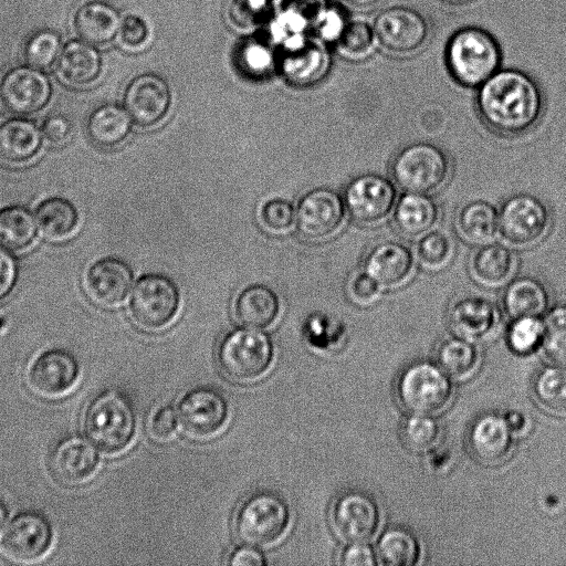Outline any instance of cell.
Segmentation results:
<instances>
[{
  "label": "cell",
  "mask_w": 566,
  "mask_h": 566,
  "mask_svg": "<svg viewBox=\"0 0 566 566\" xmlns=\"http://www.w3.org/2000/svg\"><path fill=\"white\" fill-rule=\"evenodd\" d=\"M49 78L33 66L9 70L0 80V103L15 115H32L42 111L51 99Z\"/></svg>",
  "instance_id": "18"
},
{
  "label": "cell",
  "mask_w": 566,
  "mask_h": 566,
  "mask_svg": "<svg viewBox=\"0 0 566 566\" xmlns=\"http://www.w3.org/2000/svg\"><path fill=\"white\" fill-rule=\"evenodd\" d=\"M444 1L450 2V3H463V2H467L470 0H444Z\"/></svg>",
  "instance_id": "58"
},
{
  "label": "cell",
  "mask_w": 566,
  "mask_h": 566,
  "mask_svg": "<svg viewBox=\"0 0 566 566\" xmlns=\"http://www.w3.org/2000/svg\"><path fill=\"white\" fill-rule=\"evenodd\" d=\"M403 444L417 453L434 450L442 439V426L432 415L411 413L401 423Z\"/></svg>",
  "instance_id": "40"
},
{
  "label": "cell",
  "mask_w": 566,
  "mask_h": 566,
  "mask_svg": "<svg viewBox=\"0 0 566 566\" xmlns=\"http://www.w3.org/2000/svg\"><path fill=\"white\" fill-rule=\"evenodd\" d=\"M133 118L116 104H104L88 116L86 132L96 146L111 149L124 143L132 132Z\"/></svg>",
  "instance_id": "31"
},
{
  "label": "cell",
  "mask_w": 566,
  "mask_h": 566,
  "mask_svg": "<svg viewBox=\"0 0 566 566\" xmlns=\"http://www.w3.org/2000/svg\"><path fill=\"white\" fill-rule=\"evenodd\" d=\"M57 72L61 78L70 85H88L99 75V55L90 44L72 41L65 45L59 56Z\"/></svg>",
  "instance_id": "33"
},
{
  "label": "cell",
  "mask_w": 566,
  "mask_h": 566,
  "mask_svg": "<svg viewBox=\"0 0 566 566\" xmlns=\"http://www.w3.org/2000/svg\"><path fill=\"white\" fill-rule=\"evenodd\" d=\"M515 437L503 416L490 412L474 420L469 429L468 444L479 462L497 465L513 453Z\"/></svg>",
  "instance_id": "21"
},
{
  "label": "cell",
  "mask_w": 566,
  "mask_h": 566,
  "mask_svg": "<svg viewBox=\"0 0 566 566\" xmlns=\"http://www.w3.org/2000/svg\"><path fill=\"white\" fill-rule=\"evenodd\" d=\"M38 223L25 207L11 205L0 209V244L11 251H23L33 244Z\"/></svg>",
  "instance_id": "38"
},
{
  "label": "cell",
  "mask_w": 566,
  "mask_h": 566,
  "mask_svg": "<svg viewBox=\"0 0 566 566\" xmlns=\"http://www.w3.org/2000/svg\"><path fill=\"white\" fill-rule=\"evenodd\" d=\"M42 146V133L28 118L11 117L0 122V160L22 165L32 160Z\"/></svg>",
  "instance_id": "29"
},
{
  "label": "cell",
  "mask_w": 566,
  "mask_h": 566,
  "mask_svg": "<svg viewBox=\"0 0 566 566\" xmlns=\"http://www.w3.org/2000/svg\"><path fill=\"white\" fill-rule=\"evenodd\" d=\"M84 431L90 442L105 453L125 450L136 431V416L128 398L116 390L95 397L85 411Z\"/></svg>",
  "instance_id": "4"
},
{
  "label": "cell",
  "mask_w": 566,
  "mask_h": 566,
  "mask_svg": "<svg viewBox=\"0 0 566 566\" xmlns=\"http://www.w3.org/2000/svg\"><path fill=\"white\" fill-rule=\"evenodd\" d=\"M481 359L475 342L458 335L444 338L437 348V363L453 380L464 381L474 376Z\"/></svg>",
  "instance_id": "34"
},
{
  "label": "cell",
  "mask_w": 566,
  "mask_h": 566,
  "mask_svg": "<svg viewBox=\"0 0 566 566\" xmlns=\"http://www.w3.org/2000/svg\"><path fill=\"white\" fill-rule=\"evenodd\" d=\"M84 283L92 302L111 308L119 305L127 296L133 283V272L124 261L105 258L88 268Z\"/></svg>",
  "instance_id": "23"
},
{
  "label": "cell",
  "mask_w": 566,
  "mask_h": 566,
  "mask_svg": "<svg viewBox=\"0 0 566 566\" xmlns=\"http://www.w3.org/2000/svg\"><path fill=\"white\" fill-rule=\"evenodd\" d=\"M80 367L75 357L59 348L40 354L28 371L31 391L43 399H59L69 395L76 386Z\"/></svg>",
  "instance_id": "17"
},
{
  "label": "cell",
  "mask_w": 566,
  "mask_h": 566,
  "mask_svg": "<svg viewBox=\"0 0 566 566\" xmlns=\"http://www.w3.org/2000/svg\"><path fill=\"white\" fill-rule=\"evenodd\" d=\"M543 317L512 318L506 334L509 347L518 355H528L542 346Z\"/></svg>",
  "instance_id": "43"
},
{
  "label": "cell",
  "mask_w": 566,
  "mask_h": 566,
  "mask_svg": "<svg viewBox=\"0 0 566 566\" xmlns=\"http://www.w3.org/2000/svg\"><path fill=\"white\" fill-rule=\"evenodd\" d=\"M280 302L266 285L253 284L245 287L234 303V316L240 324L252 328L272 325L279 315Z\"/></svg>",
  "instance_id": "32"
},
{
  "label": "cell",
  "mask_w": 566,
  "mask_h": 566,
  "mask_svg": "<svg viewBox=\"0 0 566 566\" xmlns=\"http://www.w3.org/2000/svg\"><path fill=\"white\" fill-rule=\"evenodd\" d=\"M503 417L515 436L524 434L530 427L528 418L521 411L510 410Z\"/></svg>",
  "instance_id": "55"
},
{
  "label": "cell",
  "mask_w": 566,
  "mask_h": 566,
  "mask_svg": "<svg viewBox=\"0 0 566 566\" xmlns=\"http://www.w3.org/2000/svg\"><path fill=\"white\" fill-rule=\"evenodd\" d=\"M52 537L51 525L43 515L32 511L22 512L3 532L0 552L12 563L34 564L48 554Z\"/></svg>",
  "instance_id": "14"
},
{
  "label": "cell",
  "mask_w": 566,
  "mask_h": 566,
  "mask_svg": "<svg viewBox=\"0 0 566 566\" xmlns=\"http://www.w3.org/2000/svg\"><path fill=\"white\" fill-rule=\"evenodd\" d=\"M178 423L177 410L171 406H160L151 412L148 419V433L154 440L165 442L175 436Z\"/></svg>",
  "instance_id": "47"
},
{
  "label": "cell",
  "mask_w": 566,
  "mask_h": 566,
  "mask_svg": "<svg viewBox=\"0 0 566 566\" xmlns=\"http://www.w3.org/2000/svg\"><path fill=\"white\" fill-rule=\"evenodd\" d=\"M329 67V54L316 38H297L286 43L281 60L282 73L295 85H308L321 80Z\"/></svg>",
  "instance_id": "24"
},
{
  "label": "cell",
  "mask_w": 566,
  "mask_h": 566,
  "mask_svg": "<svg viewBox=\"0 0 566 566\" xmlns=\"http://www.w3.org/2000/svg\"><path fill=\"white\" fill-rule=\"evenodd\" d=\"M386 292L361 268L355 271L346 285V294L349 301L359 307L376 305Z\"/></svg>",
  "instance_id": "45"
},
{
  "label": "cell",
  "mask_w": 566,
  "mask_h": 566,
  "mask_svg": "<svg viewBox=\"0 0 566 566\" xmlns=\"http://www.w3.org/2000/svg\"><path fill=\"white\" fill-rule=\"evenodd\" d=\"M453 174L449 153L438 144L419 140L402 146L391 158L389 176L402 192L434 195Z\"/></svg>",
  "instance_id": "2"
},
{
  "label": "cell",
  "mask_w": 566,
  "mask_h": 566,
  "mask_svg": "<svg viewBox=\"0 0 566 566\" xmlns=\"http://www.w3.org/2000/svg\"><path fill=\"white\" fill-rule=\"evenodd\" d=\"M448 321L455 335L479 342L496 333L502 322V311L484 295L464 294L450 305Z\"/></svg>",
  "instance_id": "19"
},
{
  "label": "cell",
  "mask_w": 566,
  "mask_h": 566,
  "mask_svg": "<svg viewBox=\"0 0 566 566\" xmlns=\"http://www.w3.org/2000/svg\"><path fill=\"white\" fill-rule=\"evenodd\" d=\"M413 250L419 268L429 273H439L452 264L457 247L448 231L436 228L417 239Z\"/></svg>",
  "instance_id": "39"
},
{
  "label": "cell",
  "mask_w": 566,
  "mask_h": 566,
  "mask_svg": "<svg viewBox=\"0 0 566 566\" xmlns=\"http://www.w3.org/2000/svg\"><path fill=\"white\" fill-rule=\"evenodd\" d=\"M42 134L49 144L61 146L72 135L71 122L61 114H52L43 120Z\"/></svg>",
  "instance_id": "51"
},
{
  "label": "cell",
  "mask_w": 566,
  "mask_h": 566,
  "mask_svg": "<svg viewBox=\"0 0 566 566\" xmlns=\"http://www.w3.org/2000/svg\"><path fill=\"white\" fill-rule=\"evenodd\" d=\"M18 280V264L11 253L0 244V302L10 295Z\"/></svg>",
  "instance_id": "53"
},
{
  "label": "cell",
  "mask_w": 566,
  "mask_h": 566,
  "mask_svg": "<svg viewBox=\"0 0 566 566\" xmlns=\"http://www.w3.org/2000/svg\"><path fill=\"white\" fill-rule=\"evenodd\" d=\"M385 292L407 286L417 274L415 250L399 239H381L366 251L361 266Z\"/></svg>",
  "instance_id": "12"
},
{
  "label": "cell",
  "mask_w": 566,
  "mask_h": 566,
  "mask_svg": "<svg viewBox=\"0 0 566 566\" xmlns=\"http://www.w3.org/2000/svg\"><path fill=\"white\" fill-rule=\"evenodd\" d=\"M120 21L112 6L88 1L76 10L74 28L78 36L88 44L104 45L118 34Z\"/></svg>",
  "instance_id": "30"
},
{
  "label": "cell",
  "mask_w": 566,
  "mask_h": 566,
  "mask_svg": "<svg viewBox=\"0 0 566 566\" xmlns=\"http://www.w3.org/2000/svg\"><path fill=\"white\" fill-rule=\"evenodd\" d=\"M331 523L336 535L346 543L368 542L378 534L382 513L373 495L361 490H349L335 500Z\"/></svg>",
  "instance_id": "13"
},
{
  "label": "cell",
  "mask_w": 566,
  "mask_h": 566,
  "mask_svg": "<svg viewBox=\"0 0 566 566\" xmlns=\"http://www.w3.org/2000/svg\"><path fill=\"white\" fill-rule=\"evenodd\" d=\"M379 563L386 566H415L421 559L422 547L417 535L402 526L387 528L377 544Z\"/></svg>",
  "instance_id": "36"
},
{
  "label": "cell",
  "mask_w": 566,
  "mask_h": 566,
  "mask_svg": "<svg viewBox=\"0 0 566 566\" xmlns=\"http://www.w3.org/2000/svg\"><path fill=\"white\" fill-rule=\"evenodd\" d=\"M287 12L304 24L317 25L327 10L326 0H287Z\"/></svg>",
  "instance_id": "50"
},
{
  "label": "cell",
  "mask_w": 566,
  "mask_h": 566,
  "mask_svg": "<svg viewBox=\"0 0 566 566\" xmlns=\"http://www.w3.org/2000/svg\"><path fill=\"white\" fill-rule=\"evenodd\" d=\"M354 8L369 10L378 7L384 0H345Z\"/></svg>",
  "instance_id": "56"
},
{
  "label": "cell",
  "mask_w": 566,
  "mask_h": 566,
  "mask_svg": "<svg viewBox=\"0 0 566 566\" xmlns=\"http://www.w3.org/2000/svg\"><path fill=\"white\" fill-rule=\"evenodd\" d=\"M179 292L175 283L161 274H147L135 284L129 311L134 322L145 329H160L176 316Z\"/></svg>",
  "instance_id": "11"
},
{
  "label": "cell",
  "mask_w": 566,
  "mask_h": 566,
  "mask_svg": "<svg viewBox=\"0 0 566 566\" xmlns=\"http://www.w3.org/2000/svg\"><path fill=\"white\" fill-rule=\"evenodd\" d=\"M348 216L343 196L329 188L305 193L295 211L300 234L310 240L329 238L339 231Z\"/></svg>",
  "instance_id": "15"
},
{
  "label": "cell",
  "mask_w": 566,
  "mask_h": 566,
  "mask_svg": "<svg viewBox=\"0 0 566 566\" xmlns=\"http://www.w3.org/2000/svg\"><path fill=\"white\" fill-rule=\"evenodd\" d=\"M502 307L511 318L543 317L551 307V293L538 277L518 275L504 286Z\"/></svg>",
  "instance_id": "28"
},
{
  "label": "cell",
  "mask_w": 566,
  "mask_h": 566,
  "mask_svg": "<svg viewBox=\"0 0 566 566\" xmlns=\"http://www.w3.org/2000/svg\"><path fill=\"white\" fill-rule=\"evenodd\" d=\"M339 564L344 566H377L379 563L377 549L368 542L347 543L340 552Z\"/></svg>",
  "instance_id": "49"
},
{
  "label": "cell",
  "mask_w": 566,
  "mask_h": 566,
  "mask_svg": "<svg viewBox=\"0 0 566 566\" xmlns=\"http://www.w3.org/2000/svg\"><path fill=\"white\" fill-rule=\"evenodd\" d=\"M227 563L231 566H263L266 560L255 546L244 544L231 552Z\"/></svg>",
  "instance_id": "54"
},
{
  "label": "cell",
  "mask_w": 566,
  "mask_h": 566,
  "mask_svg": "<svg viewBox=\"0 0 566 566\" xmlns=\"http://www.w3.org/2000/svg\"><path fill=\"white\" fill-rule=\"evenodd\" d=\"M399 196V189L390 176L365 172L349 180L343 199L354 222L365 228H376L391 219Z\"/></svg>",
  "instance_id": "9"
},
{
  "label": "cell",
  "mask_w": 566,
  "mask_h": 566,
  "mask_svg": "<svg viewBox=\"0 0 566 566\" xmlns=\"http://www.w3.org/2000/svg\"><path fill=\"white\" fill-rule=\"evenodd\" d=\"M266 0H235L231 8L232 18L239 25H252L260 21Z\"/></svg>",
  "instance_id": "52"
},
{
  "label": "cell",
  "mask_w": 566,
  "mask_h": 566,
  "mask_svg": "<svg viewBox=\"0 0 566 566\" xmlns=\"http://www.w3.org/2000/svg\"><path fill=\"white\" fill-rule=\"evenodd\" d=\"M98 455L92 442L81 437L62 440L51 457V469L63 484L76 486L87 483L97 472Z\"/></svg>",
  "instance_id": "25"
},
{
  "label": "cell",
  "mask_w": 566,
  "mask_h": 566,
  "mask_svg": "<svg viewBox=\"0 0 566 566\" xmlns=\"http://www.w3.org/2000/svg\"><path fill=\"white\" fill-rule=\"evenodd\" d=\"M518 258L515 250L503 242L475 247L468 260L471 280L488 290L506 286L517 273Z\"/></svg>",
  "instance_id": "22"
},
{
  "label": "cell",
  "mask_w": 566,
  "mask_h": 566,
  "mask_svg": "<svg viewBox=\"0 0 566 566\" xmlns=\"http://www.w3.org/2000/svg\"><path fill=\"white\" fill-rule=\"evenodd\" d=\"M8 521V509L6 504L0 500V533L7 525Z\"/></svg>",
  "instance_id": "57"
},
{
  "label": "cell",
  "mask_w": 566,
  "mask_h": 566,
  "mask_svg": "<svg viewBox=\"0 0 566 566\" xmlns=\"http://www.w3.org/2000/svg\"><path fill=\"white\" fill-rule=\"evenodd\" d=\"M444 57L452 78L472 88L500 70L502 52L490 32L479 27H464L450 36Z\"/></svg>",
  "instance_id": "3"
},
{
  "label": "cell",
  "mask_w": 566,
  "mask_h": 566,
  "mask_svg": "<svg viewBox=\"0 0 566 566\" xmlns=\"http://www.w3.org/2000/svg\"><path fill=\"white\" fill-rule=\"evenodd\" d=\"M377 45L373 24L364 20L348 21L336 40L338 53L353 62L368 60L376 52Z\"/></svg>",
  "instance_id": "41"
},
{
  "label": "cell",
  "mask_w": 566,
  "mask_h": 566,
  "mask_svg": "<svg viewBox=\"0 0 566 566\" xmlns=\"http://www.w3.org/2000/svg\"><path fill=\"white\" fill-rule=\"evenodd\" d=\"M170 103L171 93L167 82L151 73L135 77L124 95L126 111L143 127L159 123L168 113Z\"/></svg>",
  "instance_id": "20"
},
{
  "label": "cell",
  "mask_w": 566,
  "mask_h": 566,
  "mask_svg": "<svg viewBox=\"0 0 566 566\" xmlns=\"http://www.w3.org/2000/svg\"><path fill=\"white\" fill-rule=\"evenodd\" d=\"M453 228L472 247L494 242L499 238V209L483 199L467 201L455 210Z\"/></svg>",
  "instance_id": "27"
},
{
  "label": "cell",
  "mask_w": 566,
  "mask_h": 566,
  "mask_svg": "<svg viewBox=\"0 0 566 566\" xmlns=\"http://www.w3.org/2000/svg\"><path fill=\"white\" fill-rule=\"evenodd\" d=\"M552 224L549 207L532 193L511 195L499 208V238L514 250H527L542 243Z\"/></svg>",
  "instance_id": "7"
},
{
  "label": "cell",
  "mask_w": 566,
  "mask_h": 566,
  "mask_svg": "<svg viewBox=\"0 0 566 566\" xmlns=\"http://www.w3.org/2000/svg\"><path fill=\"white\" fill-rule=\"evenodd\" d=\"M290 524V509L277 493L261 490L249 495L234 516V532L247 545L270 546L280 541Z\"/></svg>",
  "instance_id": "8"
},
{
  "label": "cell",
  "mask_w": 566,
  "mask_h": 566,
  "mask_svg": "<svg viewBox=\"0 0 566 566\" xmlns=\"http://www.w3.org/2000/svg\"><path fill=\"white\" fill-rule=\"evenodd\" d=\"M454 382L436 361L421 359L409 364L396 382L399 403L410 413L438 415L454 397Z\"/></svg>",
  "instance_id": "5"
},
{
  "label": "cell",
  "mask_w": 566,
  "mask_h": 566,
  "mask_svg": "<svg viewBox=\"0 0 566 566\" xmlns=\"http://www.w3.org/2000/svg\"><path fill=\"white\" fill-rule=\"evenodd\" d=\"M118 36L125 49L135 51L147 43L149 30L144 19L129 14L120 21Z\"/></svg>",
  "instance_id": "48"
},
{
  "label": "cell",
  "mask_w": 566,
  "mask_h": 566,
  "mask_svg": "<svg viewBox=\"0 0 566 566\" xmlns=\"http://www.w3.org/2000/svg\"><path fill=\"white\" fill-rule=\"evenodd\" d=\"M274 347L271 337L252 327L228 332L217 349V363L221 373L237 382L253 381L271 367Z\"/></svg>",
  "instance_id": "6"
},
{
  "label": "cell",
  "mask_w": 566,
  "mask_h": 566,
  "mask_svg": "<svg viewBox=\"0 0 566 566\" xmlns=\"http://www.w3.org/2000/svg\"><path fill=\"white\" fill-rule=\"evenodd\" d=\"M475 107L493 134L518 137L539 124L545 102L532 76L515 69H500L478 87Z\"/></svg>",
  "instance_id": "1"
},
{
  "label": "cell",
  "mask_w": 566,
  "mask_h": 566,
  "mask_svg": "<svg viewBox=\"0 0 566 566\" xmlns=\"http://www.w3.org/2000/svg\"><path fill=\"white\" fill-rule=\"evenodd\" d=\"M541 348L552 364L566 365V303L545 313Z\"/></svg>",
  "instance_id": "42"
},
{
  "label": "cell",
  "mask_w": 566,
  "mask_h": 566,
  "mask_svg": "<svg viewBox=\"0 0 566 566\" xmlns=\"http://www.w3.org/2000/svg\"><path fill=\"white\" fill-rule=\"evenodd\" d=\"M177 415L182 430L198 439L220 432L228 418L226 397L211 387H197L187 391L178 402Z\"/></svg>",
  "instance_id": "16"
},
{
  "label": "cell",
  "mask_w": 566,
  "mask_h": 566,
  "mask_svg": "<svg viewBox=\"0 0 566 566\" xmlns=\"http://www.w3.org/2000/svg\"><path fill=\"white\" fill-rule=\"evenodd\" d=\"M61 50L60 36L50 30L32 34L24 46L27 62L35 69H46L57 59Z\"/></svg>",
  "instance_id": "44"
},
{
  "label": "cell",
  "mask_w": 566,
  "mask_h": 566,
  "mask_svg": "<svg viewBox=\"0 0 566 566\" xmlns=\"http://www.w3.org/2000/svg\"><path fill=\"white\" fill-rule=\"evenodd\" d=\"M41 233L49 240L63 241L73 235L78 227V213L74 205L61 197H51L35 209Z\"/></svg>",
  "instance_id": "35"
},
{
  "label": "cell",
  "mask_w": 566,
  "mask_h": 566,
  "mask_svg": "<svg viewBox=\"0 0 566 566\" xmlns=\"http://www.w3.org/2000/svg\"><path fill=\"white\" fill-rule=\"evenodd\" d=\"M442 211L432 195L402 192L396 203L391 221L406 239L417 240L439 227Z\"/></svg>",
  "instance_id": "26"
},
{
  "label": "cell",
  "mask_w": 566,
  "mask_h": 566,
  "mask_svg": "<svg viewBox=\"0 0 566 566\" xmlns=\"http://www.w3.org/2000/svg\"><path fill=\"white\" fill-rule=\"evenodd\" d=\"M532 394L547 413L566 417V365L552 364L534 377Z\"/></svg>",
  "instance_id": "37"
},
{
  "label": "cell",
  "mask_w": 566,
  "mask_h": 566,
  "mask_svg": "<svg viewBox=\"0 0 566 566\" xmlns=\"http://www.w3.org/2000/svg\"><path fill=\"white\" fill-rule=\"evenodd\" d=\"M261 220L268 230L275 233L285 232L295 222L294 207L287 200L271 199L262 206Z\"/></svg>",
  "instance_id": "46"
},
{
  "label": "cell",
  "mask_w": 566,
  "mask_h": 566,
  "mask_svg": "<svg viewBox=\"0 0 566 566\" xmlns=\"http://www.w3.org/2000/svg\"><path fill=\"white\" fill-rule=\"evenodd\" d=\"M378 45L386 52L406 56L421 50L430 35L427 19L416 9L395 6L381 10L373 23Z\"/></svg>",
  "instance_id": "10"
}]
</instances>
